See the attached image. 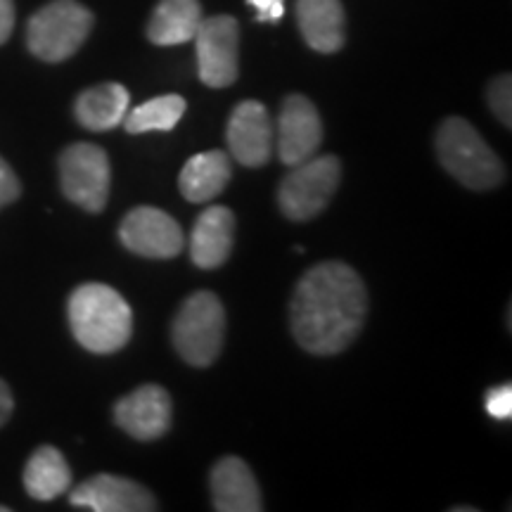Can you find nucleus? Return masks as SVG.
I'll return each instance as SVG.
<instances>
[{
  "label": "nucleus",
  "mask_w": 512,
  "mask_h": 512,
  "mask_svg": "<svg viewBox=\"0 0 512 512\" xmlns=\"http://www.w3.org/2000/svg\"><path fill=\"white\" fill-rule=\"evenodd\" d=\"M226 140L238 164L249 169L268 164L273 155V121L266 105L259 100L240 102L228 119Z\"/></svg>",
  "instance_id": "nucleus-10"
},
{
  "label": "nucleus",
  "mask_w": 512,
  "mask_h": 512,
  "mask_svg": "<svg viewBox=\"0 0 512 512\" xmlns=\"http://www.w3.org/2000/svg\"><path fill=\"white\" fill-rule=\"evenodd\" d=\"M131 95L121 83H100L79 95L74 114L88 131L102 133L117 128L128 112Z\"/></svg>",
  "instance_id": "nucleus-19"
},
{
  "label": "nucleus",
  "mask_w": 512,
  "mask_h": 512,
  "mask_svg": "<svg viewBox=\"0 0 512 512\" xmlns=\"http://www.w3.org/2000/svg\"><path fill=\"white\" fill-rule=\"evenodd\" d=\"M197 74L209 88H228L240 74V27L230 15L202 19L195 38Z\"/></svg>",
  "instance_id": "nucleus-8"
},
{
  "label": "nucleus",
  "mask_w": 512,
  "mask_h": 512,
  "mask_svg": "<svg viewBox=\"0 0 512 512\" xmlns=\"http://www.w3.org/2000/svg\"><path fill=\"white\" fill-rule=\"evenodd\" d=\"M171 418H174L171 396L159 384H143L114 408L117 425L138 441L162 439L169 432Z\"/></svg>",
  "instance_id": "nucleus-12"
},
{
  "label": "nucleus",
  "mask_w": 512,
  "mask_h": 512,
  "mask_svg": "<svg viewBox=\"0 0 512 512\" xmlns=\"http://www.w3.org/2000/svg\"><path fill=\"white\" fill-rule=\"evenodd\" d=\"M323 143V121L316 105L304 95H290L278 117V155L283 164L294 166L316 157Z\"/></svg>",
  "instance_id": "nucleus-11"
},
{
  "label": "nucleus",
  "mask_w": 512,
  "mask_h": 512,
  "mask_svg": "<svg viewBox=\"0 0 512 512\" xmlns=\"http://www.w3.org/2000/svg\"><path fill=\"white\" fill-rule=\"evenodd\" d=\"M12 29H15V3L12 0H0V46L8 41Z\"/></svg>",
  "instance_id": "nucleus-26"
},
{
  "label": "nucleus",
  "mask_w": 512,
  "mask_h": 512,
  "mask_svg": "<svg viewBox=\"0 0 512 512\" xmlns=\"http://www.w3.org/2000/svg\"><path fill=\"white\" fill-rule=\"evenodd\" d=\"M297 24L316 53L332 55L347 41V15L339 0H297Z\"/></svg>",
  "instance_id": "nucleus-16"
},
{
  "label": "nucleus",
  "mask_w": 512,
  "mask_h": 512,
  "mask_svg": "<svg viewBox=\"0 0 512 512\" xmlns=\"http://www.w3.org/2000/svg\"><path fill=\"white\" fill-rule=\"evenodd\" d=\"M76 508L95 512H152L157 510V498L133 479L117 475H95L76 486L69 494Z\"/></svg>",
  "instance_id": "nucleus-13"
},
{
  "label": "nucleus",
  "mask_w": 512,
  "mask_h": 512,
  "mask_svg": "<svg viewBox=\"0 0 512 512\" xmlns=\"http://www.w3.org/2000/svg\"><path fill=\"white\" fill-rule=\"evenodd\" d=\"M486 98H489V105L491 110L498 119L503 121L505 128L512 126V79L510 74H503V76H496L494 81H491L489 91H486Z\"/></svg>",
  "instance_id": "nucleus-22"
},
{
  "label": "nucleus",
  "mask_w": 512,
  "mask_h": 512,
  "mask_svg": "<svg viewBox=\"0 0 512 512\" xmlns=\"http://www.w3.org/2000/svg\"><path fill=\"white\" fill-rule=\"evenodd\" d=\"M247 3L254 8L256 22L261 24L280 22L285 15V0H247Z\"/></svg>",
  "instance_id": "nucleus-25"
},
{
  "label": "nucleus",
  "mask_w": 512,
  "mask_h": 512,
  "mask_svg": "<svg viewBox=\"0 0 512 512\" xmlns=\"http://www.w3.org/2000/svg\"><path fill=\"white\" fill-rule=\"evenodd\" d=\"M67 313L76 342L93 354H114L131 339L133 311L110 285L86 283L76 287Z\"/></svg>",
  "instance_id": "nucleus-2"
},
{
  "label": "nucleus",
  "mask_w": 512,
  "mask_h": 512,
  "mask_svg": "<svg viewBox=\"0 0 512 512\" xmlns=\"http://www.w3.org/2000/svg\"><path fill=\"white\" fill-rule=\"evenodd\" d=\"M342 181V164L337 157H311L294 164L278 188L280 211L290 221H309L328 207Z\"/></svg>",
  "instance_id": "nucleus-6"
},
{
  "label": "nucleus",
  "mask_w": 512,
  "mask_h": 512,
  "mask_svg": "<svg viewBox=\"0 0 512 512\" xmlns=\"http://www.w3.org/2000/svg\"><path fill=\"white\" fill-rule=\"evenodd\" d=\"M368 292L361 275L342 261H323L299 280L290 323L297 342L316 356H335L363 330Z\"/></svg>",
  "instance_id": "nucleus-1"
},
{
  "label": "nucleus",
  "mask_w": 512,
  "mask_h": 512,
  "mask_svg": "<svg viewBox=\"0 0 512 512\" xmlns=\"http://www.w3.org/2000/svg\"><path fill=\"white\" fill-rule=\"evenodd\" d=\"M185 100L181 95H159L138 105L136 110L126 112V117L121 124L126 126L128 133L138 136V133H150V131H174L178 121L185 114Z\"/></svg>",
  "instance_id": "nucleus-21"
},
{
  "label": "nucleus",
  "mask_w": 512,
  "mask_h": 512,
  "mask_svg": "<svg viewBox=\"0 0 512 512\" xmlns=\"http://www.w3.org/2000/svg\"><path fill=\"white\" fill-rule=\"evenodd\" d=\"M72 484V470L67 460L55 446L36 448L34 456L29 458L24 467V489L36 501H55L62 494H67Z\"/></svg>",
  "instance_id": "nucleus-20"
},
{
  "label": "nucleus",
  "mask_w": 512,
  "mask_h": 512,
  "mask_svg": "<svg viewBox=\"0 0 512 512\" xmlns=\"http://www.w3.org/2000/svg\"><path fill=\"white\" fill-rule=\"evenodd\" d=\"M486 413L494 420H510L512 418V387L510 384H501V387H494L484 399Z\"/></svg>",
  "instance_id": "nucleus-23"
},
{
  "label": "nucleus",
  "mask_w": 512,
  "mask_h": 512,
  "mask_svg": "<svg viewBox=\"0 0 512 512\" xmlns=\"http://www.w3.org/2000/svg\"><path fill=\"white\" fill-rule=\"evenodd\" d=\"M233 174V162L223 150H209L185 162L178 188L188 202L204 204L219 197Z\"/></svg>",
  "instance_id": "nucleus-17"
},
{
  "label": "nucleus",
  "mask_w": 512,
  "mask_h": 512,
  "mask_svg": "<svg viewBox=\"0 0 512 512\" xmlns=\"http://www.w3.org/2000/svg\"><path fill=\"white\" fill-rule=\"evenodd\" d=\"M174 347L185 363L207 368L216 361L226 337V311L211 292H195L185 299L174 318Z\"/></svg>",
  "instance_id": "nucleus-4"
},
{
  "label": "nucleus",
  "mask_w": 512,
  "mask_h": 512,
  "mask_svg": "<svg viewBox=\"0 0 512 512\" xmlns=\"http://www.w3.org/2000/svg\"><path fill=\"white\" fill-rule=\"evenodd\" d=\"M22 195V185H19V178L15 171L10 169V164L0 157V209L8 207Z\"/></svg>",
  "instance_id": "nucleus-24"
},
{
  "label": "nucleus",
  "mask_w": 512,
  "mask_h": 512,
  "mask_svg": "<svg viewBox=\"0 0 512 512\" xmlns=\"http://www.w3.org/2000/svg\"><path fill=\"white\" fill-rule=\"evenodd\" d=\"M235 242V214L228 207L204 209L197 216L190 235V259L192 264L211 271L228 261Z\"/></svg>",
  "instance_id": "nucleus-14"
},
{
  "label": "nucleus",
  "mask_w": 512,
  "mask_h": 512,
  "mask_svg": "<svg viewBox=\"0 0 512 512\" xmlns=\"http://www.w3.org/2000/svg\"><path fill=\"white\" fill-rule=\"evenodd\" d=\"M110 159L93 143H74L60 157V183L69 202L88 214H100L110 200Z\"/></svg>",
  "instance_id": "nucleus-7"
},
{
  "label": "nucleus",
  "mask_w": 512,
  "mask_h": 512,
  "mask_svg": "<svg viewBox=\"0 0 512 512\" xmlns=\"http://www.w3.org/2000/svg\"><path fill=\"white\" fill-rule=\"evenodd\" d=\"M211 501L219 512H261L259 484L245 460L228 456L211 470Z\"/></svg>",
  "instance_id": "nucleus-15"
},
{
  "label": "nucleus",
  "mask_w": 512,
  "mask_h": 512,
  "mask_svg": "<svg viewBox=\"0 0 512 512\" xmlns=\"http://www.w3.org/2000/svg\"><path fill=\"white\" fill-rule=\"evenodd\" d=\"M439 162L465 188L491 190L503 183L505 169L501 159L470 121L451 117L439 126L437 133Z\"/></svg>",
  "instance_id": "nucleus-3"
},
{
  "label": "nucleus",
  "mask_w": 512,
  "mask_h": 512,
  "mask_svg": "<svg viewBox=\"0 0 512 512\" xmlns=\"http://www.w3.org/2000/svg\"><path fill=\"white\" fill-rule=\"evenodd\" d=\"M119 240L128 252L147 259H174L185 245L183 230L162 209L138 207L119 226Z\"/></svg>",
  "instance_id": "nucleus-9"
},
{
  "label": "nucleus",
  "mask_w": 512,
  "mask_h": 512,
  "mask_svg": "<svg viewBox=\"0 0 512 512\" xmlns=\"http://www.w3.org/2000/svg\"><path fill=\"white\" fill-rule=\"evenodd\" d=\"M12 408H15V401H12L10 387L3 380H0V427H3L5 422L10 420Z\"/></svg>",
  "instance_id": "nucleus-27"
},
{
  "label": "nucleus",
  "mask_w": 512,
  "mask_h": 512,
  "mask_svg": "<svg viewBox=\"0 0 512 512\" xmlns=\"http://www.w3.org/2000/svg\"><path fill=\"white\" fill-rule=\"evenodd\" d=\"M93 12L76 0H53L27 24V46L38 60H69L93 29Z\"/></svg>",
  "instance_id": "nucleus-5"
},
{
  "label": "nucleus",
  "mask_w": 512,
  "mask_h": 512,
  "mask_svg": "<svg viewBox=\"0 0 512 512\" xmlns=\"http://www.w3.org/2000/svg\"><path fill=\"white\" fill-rule=\"evenodd\" d=\"M202 19L200 0H159L147 22V38L155 46H183L195 38Z\"/></svg>",
  "instance_id": "nucleus-18"
}]
</instances>
